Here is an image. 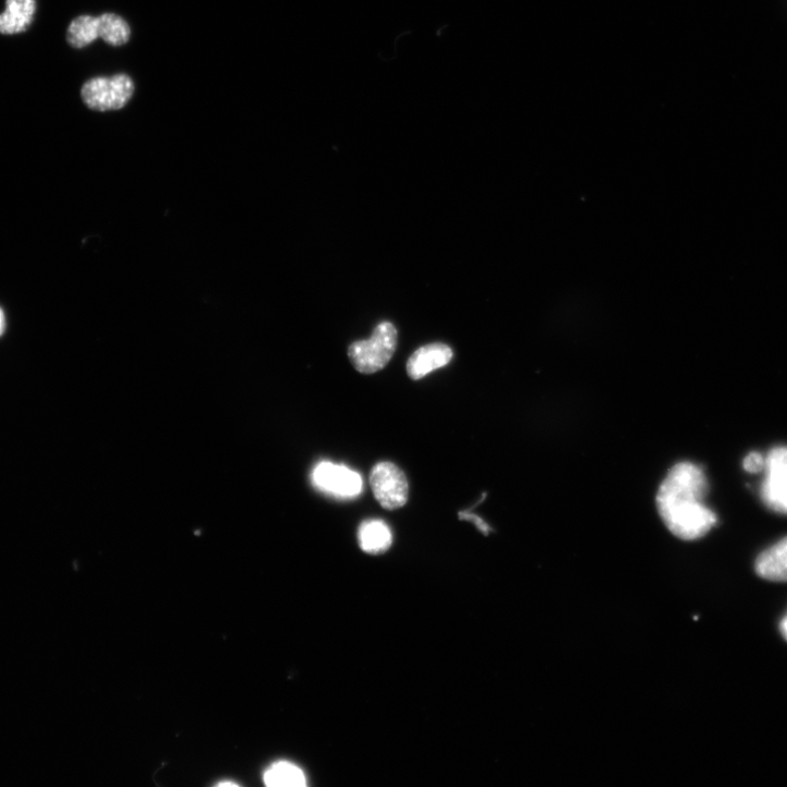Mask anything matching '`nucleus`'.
I'll return each instance as SVG.
<instances>
[{
  "mask_svg": "<svg viewBox=\"0 0 787 787\" xmlns=\"http://www.w3.org/2000/svg\"><path fill=\"white\" fill-rule=\"evenodd\" d=\"M708 490L703 471L694 463H679L667 474L658 494V509L678 538L699 539L716 525L715 513L704 503Z\"/></svg>",
  "mask_w": 787,
  "mask_h": 787,
  "instance_id": "nucleus-1",
  "label": "nucleus"
},
{
  "mask_svg": "<svg viewBox=\"0 0 787 787\" xmlns=\"http://www.w3.org/2000/svg\"><path fill=\"white\" fill-rule=\"evenodd\" d=\"M399 334L389 322L378 324L372 336L350 345L348 357L353 367L363 374H373L384 368L398 348Z\"/></svg>",
  "mask_w": 787,
  "mask_h": 787,
  "instance_id": "nucleus-2",
  "label": "nucleus"
},
{
  "mask_svg": "<svg viewBox=\"0 0 787 787\" xmlns=\"http://www.w3.org/2000/svg\"><path fill=\"white\" fill-rule=\"evenodd\" d=\"M134 91L132 78L118 74L88 80L82 88V98L89 109L109 112L123 109L132 99Z\"/></svg>",
  "mask_w": 787,
  "mask_h": 787,
  "instance_id": "nucleus-3",
  "label": "nucleus"
},
{
  "mask_svg": "<svg viewBox=\"0 0 787 787\" xmlns=\"http://www.w3.org/2000/svg\"><path fill=\"white\" fill-rule=\"evenodd\" d=\"M370 485L375 499L386 510H398L409 501V479L393 463H377L371 471Z\"/></svg>",
  "mask_w": 787,
  "mask_h": 787,
  "instance_id": "nucleus-4",
  "label": "nucleus"
},
{
  "mask_svg": "<svg viewBox=\"0 0 787 787\" xmlns=\"http://www.w3.org/2000/svg\"><path fill=\"white\" fill-rule=\"evenodd\" d=\"M763 472V503L771 511L787 515V447H776L769 452Z\"/></svg>",
  "mask_w": 787,
  "mask_h": 787,
  "instance_id": "nucleus-5",
  "label": "nucleus"
},
{
  "mask_svg": "<svg viewBox=\"0 0 787 787\" xmlns=\"http://www.w3.org/2000/svg\"><path fill=\"white\" fill-rule=\"evenodd\" d=\"M316 487L341 497H354L362 490L360 475L345 466L321 463L313 473Z\"/></svg>",
  "mask_w": 787,
  "mask_h": 787,
  "instance_id": "nucleus-6",
  "label": "nucleus"
},
{
  "mask_svg": "<svg viewBox=\"0 0 787 787\" xmlns=\"http://www.w3.org/2000/svg\"><path fill=\"white\" fill-rule=\"evenodd\" d=\"M453 350L446 343H430L416 350L408 361V374L414 379H421L433 371L450 363Z\"/></svg>",
  "mask_w": 787,
  "mask_h": 787,
  "instance_id": "nucleus-7",
  "label": "nucleus"
},
{
  "mask_svg": "<svg viewBox=\"0 0 787 787\" xmlns=\"http://www.w3.org/2000/svg\"><path fill=\"white\" fill-rule=\"evenodd\" d=\"M36 12L37 0H7V10L0 14V35L26 33L34 23Z\"/></svg>",
  "mask_w": 787,
  "mask_h": 787,
  "instance_id": "nucleus-8",
  "label": "nucleus"
},
{
  "mask_svg": "<svg viewBox=\"0 0 787 787\" xmlns=\"http://www.w3.org/2000/svg\"><path fill=\"white\" fill-rule=\"evenodd\" d=\"M757 574L771 582H787V537L761 552L754 564Z\"/></svg>",
  "mask_w": 787,
  "mask_h": 787,
  "instance_id": "nucleus-9",
  "label": "nucleus"
},
{
  "mask_svg": "<svg viewBox=\"0 0 787 787\" xmlns=\"http://www.w3.org/2000/svg\"><path fill=\"white\" fill-rule=\"evenodd\" d=\"M358 537L362 550L372 554L387 551L392 542L390 529L382 521L363 522Z\"/></svg>",
  "mask_w": 787,
  "mask_h": 787,
  "instance_id": "nucleus-10",
  "label": "nucleus"
},
{
  "mask_svg": "<svg viewBox=\"0 0 787 787\" xmlns=\"http://www.w3.org/2000/svg\"><path fill=\"white\" fill-rule=\"evenodd\" d=\"M264 780L271 787H302L307 777L302 770L293 763L279 761L274 763L264 774Z\"/></svg>",
  "mask_w": 787,
  "mask_h": 787,
  "instance_id": "nucleus-11",
  "label": "nucleus"
},
{
  "mask_svg": "<svg viewBox=\"0 0 787 787\" xmlns=\"http://www.w3.org/2000/svg\"><path fill=\"white\" fill-rule=\"evenodd\" d=\"M67 42L74 49H84L99 38V20L80 16L72 22L67 30Z\"/></svg>",
  "mask_w": 787,
  "mask_h": 787,
  "instance_id": "nucleus-12",
  "label": "nucleus"
},
{
  "mask_svg": "<svg viewBox=\"0 0 787 787\" xmlns=\"http://www.w3.org/2000/svg\"><path fill=\"white\" fill-rule=\"evenodd\" d=\"M99 20V38L113 47L126 45L130 38L128 24L117 15L104 14Z\"/></svg>",
  "mask_w": 787,
  "mask_h": 787,
  "instance_id": "nucleus-13",
  "label": "nucleus"
},
{
  "mask_svg": "<svg viewBox=\"0 0 787 787\" xmlns=\"http://www.w3.org/2000/svg\"><path fill=\"white\" fill-rule=\"evenodd\" d=\"M765 466V459L758 452L749 453L742 463V467L746 472L751 474H758L763 472Z\"/></svg>",
  "mask_w": 787,
  "mask_h": 787,
  "instance_id": "nucleus-14",
  "label": "nucleus"
},
{
  "mask_svg": "<svg viewBox=\"0 0 787 787\" xmlns=\"http://www.w3.org/2000/svg\"><path fill=\"white\" fill-rule=\"evenodd\" d=\"M459 515L461 520L472 521L482 532H484L486 535L488 534L489 526L477 515L469 512H460Z\"/></svg>",
  "mask_w": 787,
  "mask_h": 787,
  "instance_id": "nucleus-15",
  "label": "nucleus"
},
{
  "mask_svg": "<svg viewBox=\"0 0 787 787\" xmlns=\"http://www.w3.org/2000/svg\"><path fill=\"white\" fill-rule=\"evenodd\" d=\"M7 327V318L2 309H0V335H3Z\"/></svg>",
  "mask_w": 787,
  "mask_h": 787,
  "instance_id": "nucleus-16",
  "label": "nucleus"
},
{
  "mask_svg": "<svg viewBox=\"0 0 787 787\" xmlns=\"http://www.w3.org/2000/svg\"><path fill=\"white\" fill-rule=\"evenodd\" d=\"M779 629H780V634H782L783 638L787 641V615L782 621Z\"/></svg>",
  "mask_w": 787,
  "mask_h": 787,
  "instance_id": "nucleus-17",
  "label": "nucleus"
},
{
  "mask_svg": "<svg viewBox=\"0 0 787 787\" xmlns=\"http://www.w3.org/2000/svg\"><path fill=\"white\" fill-rule=\"evenodd\" d=\"M217 786H238V784L235 783V782H227V780H225V782L218 783Z\"/></svg>",
  "mask_w": 787,
  "mask_h": 787,
  "instance_id": "nucleus-18",
  "label": "nucleus"
}]
</instances>
